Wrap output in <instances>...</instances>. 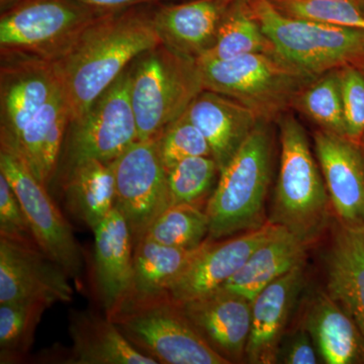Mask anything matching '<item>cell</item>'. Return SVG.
<instances>
[{
	"instance_id": "obj_1",
	"label": "cell",
	"mask_w": 364,
	"mask_h": 364,
	"mask_svg": "<svg viewBox=\"0 0 364 364\" xmlns=\"http://www.w3.org/2000/svg\"><path fill=\"white\" fill-rule=\"evenodd\" d=\"M162 44L150 11L139 6L112 11L91 23L52 67L65 95L70 122L144 52Z\"/></svg>"
},
{
	"instance_id": "obj_2",
	"label": "cell",
	"mask_w": 364,
	"mask_h": 364,
	"mask_svg": "<svg viewBox=\"0 0 364 364\" xmlns=\"http://www.w3.org/2000/svg\"><path fill=\"white\" fill-rule=\"evenodd\" d=\"M280 145L279 173L269 222L309 246L328 226L332 210L329 196L305 129L294 117H284L280 122Z\"/></svg>"
},
{
	"instance_id": "obj_3",
	"label": "cell",
	"mask_w": 364,
	"mask_h": 364,
	"mask_svg": "<svg viewBox=\"0 0 364 364\" xmlns=\"http://www.w3.org/2000/svg\"><path fill=\"white\" fill-rule=\"evenodd\" d=\"M272 141L265 121L258 122L238 151L220 171L205 213L208 239L219 240L262 227L270 181Z\"/></svg>"
},
{
	"instance_id": "obj_4",
	"label": "cell",
	"mask_w": 364,
	"mask_h": 364,
	"mask_svg": "<svg viewBox=\"0 0 364 364\" xmlns=\"http://www.w3.org/2000/svg\"><path fill=\"white\" fill-rule=\"evenodd\" d=\"M203 90L233 98L262 121L282 114L318 77L277 52L254 53L224 61L196 60Z\"/></svg>"
},
{
	"instance_id": "obj_5",
	"label": "cell",
	"mask_w": 364,
	"mask_h": 364,
	"mask_svg": "<svg viewBox=\"0 0 364 364\" xmlns=\"http://www.w3.org/2000/svg\"><path fill=\"white\" fill-rule=\"evenodd\" d=\"M112 11L76 0H20L1 11V59L53 63L61 58L91 25Z\"/></svg>"
},
{
	"instance_id": "obj_6",
	"label": "cell",
	"mask_w": 364,
	"mask_h": 364,
	"mask_svg": "<svg viewBox=\"0 0 364 364\" xmlns=\"http://www.w3.org/2000/svg\"><path fill=\"white\" fill-rule=\"evenodd\" d=\"M129 69L138 141L161 135L203 90L196 60L163 44L136 57Z\"/></svg>"
},
{
	"instance_id": "obj_7",
	"label": "cell",
	"mask_w": 364,
	"mask_h": 364,
	"mask_svg": "<svg viewBox=\"0 0 364 364\" xmlns=\"http://www.w3.org/2000/svg\"><path fill=\"white\" fill-rule=\"evenodd\" d=\"M275 52L301 70L320 77L346 66H364V30L299 20L268 0H245Z\"/></svg>"
},
{
	"instance_id": "obj_8",
	"label": "cell",
	"mask_w": 364,
	"mask_h": 364,
	"mask_svg": "<svg viewBox=\"0 0 364 364\" xmlns=\"http://www.w3.org/2000/svg\"><path fill=\"white\" fill-rule=\"evenodd\" d=\"M112 322L136 349L159 363L229 364L168 296L124 304Z\"/></svg>"
},
{
	"instance_id": "obj_9",
	"label": "cell",
	"mask_w": 364,
	"mask_h": 364,
	"mask_svg": "<svg viewBox=\"0 0 364 364\" xmlns=\"http://www.w3.org/2000/svg\"><path fill=\"white\" fill-rule=\"evenodd\" d=\"M136 141L128 67L82 116L70 122L58 167L62 164L64 174L85 160L111 163Z\"/></svg>"
},
{
	"instance_id": "obj_10",
	"label": "cell",
	"mask_w": 364,
	"mask_h": 364,
	"mask_svg": "<svg viewBox=\"0 0 364 364\" xmlns=\"http://www.w3.org/2000/svg\"><path fill=\"white\" fill-rule=\"evenodd\" d=\"M111 163L114 208L128 223L135 247L153 222L170 207L167 172L158 150V136L136 141Z\"/></svg>"
},
{
	"instance_id": "obj_11",
	"label": "cell",
	"mask_w": 364,
	"mask_h": 364,
	"mask_svg": "<svg viewBox=\"0 0 364 364\" xmlns=\"http://www.w3.org/2000/svg\"><path fill=\"white\" fill-rule=\"evenodd\" d=\"M0 172L13 186L41 250L69 277H79L82 270L80 246L44 184L14 151L4 145H0Z\"/></svg>"
},
{
	"instance_id": "obj_12",
	"label": "cell",
	"mask_w": 364,
	"mask_h": 364,
	"mask_svg": "<svg viewBox=\"0 0 364 364\" xmlns=\"http://www.w3.org/2000/svg\"><path fill=\"white\" fill-rule=\"evenodd\" d=\"M282 228L268 221L258 229L228 240L207 239L170 284L165 296L182 304L221 289L245 264L254 250Z\"/></svg>"
},
{
	"instance_id": "obj_13",
	"label": "cell",
	"mask_w": 364,
	"mask_h": 364,
	"mask_svg": "<svg viewBox=\"0 0 364 364\" xmlns=\"http://www.w3.org/2000/svg\"><path fill=\"white\" fill-rule=\"evenodd\" d=\"M69 274L36 244L0 237V304L39 301L51 306L70 303Z\"/></svg>"
},
{
	"instance_id": "obj_14",
	"label": "cell",
	"mask_w": 364,
	"mask_h": 364,
	"mask_svg": "<svg viewBox=\"0 0 364 364\" xmlns=\"http://www.w3.org/2000/svg\"><path fill=\"white\" fill-rule=\"evenodd\" d=\"M314 142L338 224L364 229V160L358 144L325 130L316 132Z\"/></svg>"
},
{
	"instance_id": "obj_15",
	"label": "cell",
	"mask_w": 364,
	"mask_h": 364,
	"mask_svg": "<svg viewBox=\"0 0 364 364\" xmlns=\"http://www.w3.org/2000/svg\"><path fill=\"white\" fill-rule=\"evenodd\" d=\"M59 85L51 63L1 59L0 144L13 145Z\"/></svg>"
},
{
	"instance_id": "obj_16",
	"label": "cell",
	"mask_w": 364,
	"mask_h": 364,
	"mask_svg": "<svg viewBox=\"0 0 364 364\" xmlns=\"http://www.w3.org/2000/svg\"><path fill=\"white\" fill-rule=\"evenodd\" d=\"M179 306L208 343L228 360L245 355L252 301L221 287Z\"/></svg>"
},
{
	"instance_id": "obj_17",
	"label": "cell",
	"mask_w": 364,
	"mask_h": 364,
	"mask_svg": "<svg viewBox=\"0 0 364 364\" xmlns=\"http://www.w3.org/2000/svg\"><path fill=\"white\" fill-rule=\"evenodd\" d=\"M305 263L275 279L256 294L245 355L248 363H277L289 317L305 287Z\"/></svg>"
},
{
	"instance_id": "obj_18",
	"label": "cell",
	"mask_w": 364,
	"mask_h": 364,
	"mask_svg": "<svg viewBox=\"0 0 364 364\" xmlns=\"http://www.w3.org/2000/svg\"><path fill=\"white\" fill-rule=\"evenodd\" d=\"M95 270L105 314L111 317L131 296L134 241L130 227L117 208L95 230Z\"/></svg>"
},
{
	"instance_id": "obj_19",
	"label": "cell",
	"mask_w": 364,
	"mask_h": 364,
	"mask_svg": "<svg viewBox=\"0 0 364 364\" xmlns=\"http://www.w3.org/2000/svg\"><path fill=\"white\" fill-rule=\"evenodd\" d=\"M236 0H189L151 11L163 45L198 59L215 44L218 31Z\"/></svg>"
},
{
	"instance_id": "obj_20",
	"label": "cell",
	"mask_w": 364,
	"mask_h": 364,
	"mask_svg": "<svg viewBox=\"0 0 364 364\" xmlns=\"http://www.w3.org/2000/svg\"><path fill=\"white\" fill-rule=\"evenodd\" d=\"M205 138L220 171L262 121L246 105L215 91L203 90L184 112Z\"/></svg>"
},
{
	"instance_id": "obj_21",
	"label": "cell",
	"mask_w": 364,
	"mask_h": 364,
	"mask_svg": "<svg viewBox=\"0 0 364 364\" xmlns=\"http://www.w3.org/2000/svg\"><path fill=\"white\" fill-rule=\"evenodd\" d=\"M68 331L72 346L62 352L60 363H159L136 349L105 314L102 317L92 311H72Z\"/></svg>"
},
{
	"instance_id": "obj_22",
	"label": "cell",
	"mask_w": 364,
	"mask_h": 364,
	"mask_svg": "<svg viewBox=\"0 0 364 364\" xmlns=\"http://www.w3.org/2000/svg\"><path fill=\"white\" fill-rule=\"evenodd\" d=\"M70 124V112L60 83L38 116L21 132L13 145L41 183L47 188L57 173L62 147Z\"/></svg>"
},
{
	"instance_id": "obj_23",
	"label": "cell",
	"mask_w": 364,
	"mask_h": 364,
	"mask_svg": "<svg viewBox=\"0 0 364 364\" xmlns=\"http://www.w3.org/2000/svg\"><path fill=\"white\" fill-rule=\"evenodd\" d=\"M304 329L310 334L323 363L364 364L363 331L326 291H318L309 301Z\"/></svg>"
},
{
	"instance_id": "obj_24",
	"label": "cell",
	"mask_w": 364,
	"mask_h": 364,
	"mask_svg": "<svg viewBox=\"0 0 364 364\" xmlns=\"http://www.w3.org/2000/svg\"><path fill=\"white\" fill-rule=\"evenodd\" d=\"M326 293L364 334V229L338 224L326 255Z\"/></svg>"
},
{
	"instance_id": "obj_25",
	"label": "cell",
	"mask_w": 364,
	"mask_h": 364,
	"mask_svg": "<svg viewBox=\"0 0 364 364\" xmlns=\"http://www.w3.org/2000/svg\"><path fill=\"white\" fill-rule=\"evenodd\" d=\"M306 247V244L282 228L254 250L245 264L223 287L253 301L268 284L304 264Z\"/></svg>"
},
{
	"instance_id": "obj_26",
	"label": "cell",
	"mask_w": 364,
	"mask_h": 364,
	"mask_svg": "<svg viewBox=\"0 0 364 364\" xmlns=\"http://www.w3.org/2000/svg\"><path fill=\"white\" fill-rule=\"evenodd\" d=\"M63 189L68 210L92 231L116 205L112 163H78L63 174Z\"/></svg>"
},
{
	"instance_id": "obj_27",
	"label": "cell",
	"mask_w": 364,
	"mask_h": 364,
	"mask_svg": "<svg viewBox=\"0 0 364 364\" xmlns=\"http://www.w3.org/2000/svg\"><path fill=\"white\" fill-rule=\"evenodd\" d=\"M198 248L170 247L143 238L134 249L133 284L130 298L124 304L165 294L172 282L188 264Z\"/></svg>"
},
{
	"instance_id": "obj_28",
	"label": "cell",
	"mask_w": 364,
	"mask_h": 364,
	"mask_svg": "<svg viewBox=\"0 0 364 364\" xmlns=\"http://www.w3.org/2000/svg\"><path fill=\"white\" fill-rule=\"evenodd\" d=\"M275 52L272 43L254 18L245 0H236L225 16L215 44L196 60L224 61L254 54Z\"/></svg>"
},
{
	"instance_id": "obj_29",
	"label": "cell",
	"mask_w": 364,
	"mask_h": 364,
	"mask_svg": "<svg viewBox=\"0 0 364 364\" xmlns=\"http://www.w3.org/2000/svg\"><path fill=\"white\" fill-rule=\"evenodd\" d=\"M210 222L205 210L200 205H170L153 222L144 238L163 245L181 249H196L207 240Z\"/></svg>"
},
{
	"instance_id": "obj_30",
	"label": "cell",
	"mask_w": 364,
	"mask_h": 364,
	"mask_svg": "<svg viewBox=\"0 0 364 364\" xmlns=\"http://www.w3.org/2000/svg\"><path fill=\"white\" fill-rule=\"evenodd\" d=\"M49 308L39 301L0 304V360L14 363L28 353L43 314Z\"/></svg>"
},
{
	"instance_id": "obj_31",
	"label": "cell",
	"mask_w": 364,
	"mask_h": 364,
	"mask_svg": "<svg viewBox=\"0 0 364 364\" xmlns=\"http://www.w3.org/2000/svg\"><path fill=\"white\" fill-rule=\"evenodd\" d=\"M338 70L316 79L301 91L293 105L320 124L322 130L347 138Z\"/></svg>"
},
{
	"instance_id": "obj_32",
	"label": "cell",
	"mask_w": 364,
	"mask_h": 364,
	"mask_svg": "<svg viewBox=\"0 0 364 364\" xmlns=\"http://www.w3.org/2000/svg\"><path fill=\"white\" fill-rule=\"evenodd\" d=\"M166 172L170 205H198L212 189L220 169L212 156H198L176 163Z\"/></svg>"
},
{
	"instance_id": "obj_33",
	"label": "cell",
	"mask_w": 364,
	"mask_h": 364,
	"mask_svg": "<svg viewBox=\"0 0 364 364\" xmlns=\"http://www.w3.org/2000/svg\"><path fill=\"white\" fill-rule=\"evenodd\" d=\"M289 18L364 30L363 0H268Z\"/></svg>"
},
{
	"instance_id": "obj_34",
	"label": "cell",
	"mask_w": 364,
	"mask_h": 364,
	"mask_svg": "<svg viewBox=\"0 0 364 364\" xmlns=\"http://www.w3.org/2000/svg\"><path fill=\"white\" fill-rule=\"evenodd\" d=\"M158 150L166 170L188 158L213 157L207 139L184 114L158 136Z\"/></svg>"
},
{
	"instance_id": "obj_35",
	"label": "cell",
	"mask_w": 364,
	"mask_h": 364,
	"mask_svg": "<svg viewBox=\"0 0 364 364\" xmlns=\"http://www.w3.org/2000/svg\"><path fill=\"white\" fill-rule=\"evenodd\" d=\"M338 72L347 138L359 145L364 135V74L358 66Z\"/></svg>"
},
{
	"instance_id": "obj_36",
	"label": "cell",
	"mask_w": 364,
	"mask_h": 364,
	"mask_svg": "<svg viewBox=\"0 0 364 364\" xmlns=\"http://www.w3.org/2000/svg\"><path fill=\"white\" fill-rule=\"evenodd\" d=\"M0 237L38 245L20 200L2 172H0Z\"/></svg>"
},
{
	"instance_id": "obj_37",
	"label": "cell",
	"mask_w": 364,
	"mask_h": 364,
	"mask_svg": "<svg viewBox=\"0 0 364 364\" xmlns=\"http://www.w3.org/2000/svg\"><path fill=\"white\" fill-rule=\"evenodd\" d=\"M318 352L310 334L305 329L294 332L280 342L277 363L287 364L318 363Z\"/></svg>"
},
{
	"instance_id": "obj_38",
	"label": "cell",
	"mask_w": 364,
	"mask_h": 364,
	"mask_svg": "<svg viewBox=\"0 0 364 364\" xmlns=\"http://www.w3.org/2000/svg\"><path fill=\"white\" fill-rule=\"evenodd\" d=\"M95 9L107 11H119L144 4H158L167 0H76Z\"/></svg>"
},
{
	"instance_id": "obj_39",
	"label": "cell",
	"mask_w": 364,
	"mask_h": 364,
	"mask_svg": "<svg viewBox=\"0 0 364 364\" xmlns=\"http://www.w3.org/2000/svg\"><path fill=\"white\" fill-rule=\"evenodd\" d=\"M18 1H20V0H0V11H6L7 9L13 6L14 4H16V2Z\"/></svg>"
},
{
	"instance_id": "obj_40",
	"label": "cell",
	"mask_w": 364,
	"mask_h": 364,
	"mask_svg": "<svg viewBox=\"0 0 364 364\" xmlns=\"http://www.w3.org/2000/svg\"><path fill=\"white\" fill-rule=\"evenodd\" d=\"M359 148H360L361 154H363L364 160V135L363 136V139H361L360 143H359Z\"/></svg>"
},
{
	"instance_id": "obj_41",
	"label": "cell",
	"mask_w": 364,
	"mask_h": 364,
	"mask_svg": "<svg viewBox=\"0 0 364 364\" xmlns=\"http://www.w3.org/2000/svg\"><path fill=\"white\" fill-rule=\"evenodd\" d=\"M360 68H361V70H363V74H364V66L363 67H360Z\"/></svg>"
},
{
	"instance_id": "obj_42",
	"label": "cell",
	"mask_w": 364,
	"mask_h": 364,
	"mask_svg": "<svg viewBox=\"0 0 364 364\" xmlns=\"http://www.w3.org/2000/svg\"><path fill=\"white\" fill-rule=\"evenodd\" d=\"M363 13H364V0L363 1Z\"/></svg>"
}]
</instances>
